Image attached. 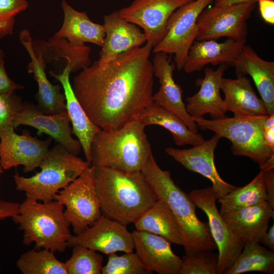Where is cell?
<instances>
[{
    "label": "cell",
    "instance_id": "18",
    "mask_svg": "<svg viewBox=\"0 0 274 274\" xmlns=\"http://www.w3.org/2000/svg\"><path fill=\"white\" fill-rule=\"evenodd\" d=\"M170 60L166 53H155L152 62L153 72L154 75L158 78L160 86L158 91L153 95V102L177 114L190 131L198 133L196 123L186 111L183 100V90L173 78L176 64L170 63Z\"/></svg>",
    "mask_w": 274,
    "mask_h": 274
},
{
    "label": "cell",
    "instance_id": "42",
    "mask_svg": "<svg viewBox=\"0 0 274 274\" xmlns=\"http://www.w3.org/2000/svg\"><path fill=\"white\" fill-rule=\"evenodd\" d=\"M264 143L274 151V114L268 116L264 126Z\"/></svg>",
    "mask_w": 274,
    "mask_h": 274
},
{
    "label": "cell",
    "instance_id": "5",
    "mask_svg": "<svg viewBox=\"0 0 274 274\" xmlns=\"http://www.w3.org/2000/svg\"><path fill=\"white\" fill-rule=\"evenodd\" d=\"M63 211L64 206L55 200L45 202L26 198L12 219L23 232L24 245L35 244L36 249L62 253L72 235Z\"/></svg>",
    "mask_w": 274,
    "mask_h": 274
},
{
    "label": "cell",
    "instance_id": "43",
    "mask_svg": "<svg viewBox=\"0 0 274 274\" xmlns=\"http://www.w3.org/2000/svg\"><path fill=\"white\" fill-rule=\"evenodd\" d=\"M20 203L0 199V220L12 217L18 213Z\"/></svg>",
    "mask_w": 274,
    "mask_h": 274
},
{
    "label": "cell",
    "instance_id": "34",
    "mask_svg": "<svg viewBox=\"0 0 274 274\" xmlns=\"http://www.w3.org/2000/svg\"><path fill=\"white\" fill-rule=\"evenodd\" d=\"M72 248V255L65 262L67 274H101V255L80 245Z\"/></svg>",
    "mask_w": 274,
    "mask_h": 274
},
{
    "label": "cell",
    "instance_id": "32",
    "mask_svg": "<svg viewBox=\"0 0 274 274\" xmlns=\"http://www.w3.org/2000/svg\"><path fill=\"white\" fill-rule=\"evenodd\" d=\"M266 201V192L262 172L249 184L237 187L218 199L221 204L220 214L235 211Z\"/></svg>",
    "mask_w": 274,
    "mask_h": 274
},
{
    "label": "cell",
    "instance_id": "12",
    "mask_svg": "<svg viewBox=\"0 0 274 274\" xmlns=\"http://www.w3.org/2000/svg\"><path fill=\"white\" fill-rule=\"evenodd\" d=\"M187 3L183 0H134L118 11L127 21L143 28L147 42L154 48L165 36L172 14Z\"/></svg>",
    "mask_w": 274,
    "mask_h": 274
},
{
    "label": "cell",
    "instance_id": "46",
    "mask_svg": "<svg viewBox=\"0 0 274 274\" xmlns=\"http://www.w3.org/2000/svg\"><path fill=\"white\" fill-rule=\"evenodd\" d=\"M4 169L3 168H2V167L0 165V178L1 177V175H2V174L4 173Z\"/></svg>",
    "mask_w": 274,
    "mask_h": 274
},
{
    "label": "cell",
    "instance_id": "36",
    "mask_svg": "<svg viewBox=\"0 0 274 274\" xmlns=\"http://www.w3.org/2000/svg\"><path fill=\"white\" fill-rule=\"evenodd\" d=\"M135 253H125L119 256L116 253L108 255L107 264L101 274H149Z\"/></svg>",
    "mask_w": 274,
    "mask_h": 274
},
{
    "label": "cell",
    "instance_id": "7",
    "mask_svg": "<svg viewBox=\"0 0 274 274\" xmlns=\"http://www.w3.org/2000/svg\"><path fill=\"white\" fill-rule=\"evenodd\" d=\"M269 115L229 117L206 119L193 117L198 128L209 130L224 138L232 144L235 156H245L259 164L260 167L274 157V151L264 143V126Z\"/></svg>",
    "mask_w": 274,
    "mask_h": 274
},
{
    "label": "cell",
    "instance_id": "29",
    "mask_svg": "<svg viewBox=\"0 0 274 274\" xmlns=\"http://www.w3.org/2000/svg\"><path fill=\"white\" fill-rule=\"evenodd\" d=\"M135 230L159 235L171 243L185 246V239L176 216L163 201H156L134 223Z\"/></svg>",
    "mask_w": 274,
    "mask_h": 274
},
{
    "label": "cell",
    "instance_id": "40",
    "mask_svg": "<svg viewBox=\"0 0 274 274\" xmlns=\"http://www.w3.org/2000/svg\"><path fill=\"white\" fill-rule=\"evenodd\" d=\"M263 174L266 192V201L274 209V170L270 169L261 170Z\"/></svg>",
    "mask_w": 274,
    "mask_h": 274
},
{
    "label": "cell",
    "instance_id": "11",
    "mask_svg": "<svg viewBox=\"0 0 274 274\" xmlns=\"http://www.w3.org/2000/svg\"><path fill=\"white\" fill-rule=\"evenodd\" d=\"M255 7L254 4H240L227 6L214 5L205 8L197 20L198 33L196 40H215L226 37L246 42L247 21Z\"/></svg>",
    "mask_w": 274,
    "mask_h": 274
},
{
    "label": "cell",
    "instance_id": "15",
    "mask_svg": "<svg viewBox=\"0 0 274 274\" xmlns=\"http://www.w3.org/2000/svg\"><path fill=\"white\" fill-rule=\"evenodd\" d=\"M80 245L107 255L134 250L132 232L126 225L104 215L91 226L78 235H72L67 247Z\"/></svg>",
    "mask_w": 274,
    "mask_h": 274
},
{
    "label": "cell",
    "instance_id": "1",
    "mask_svg": "<svg viewBox=\"0 0 274 274\" xmlns=\"http://www.w3.org/2000/svg\"><path fill=\"white\" fill-rule=\"evenodd\" d=\"M153 46L128 50L108 63L98 60L75 76L72 88L92 122L101 129L119 128L139 119L153 102Z\"/></svg>",
    "mask_w": 274,
    "mask_h": 274
},
{
    "label": "cell",
    "instance_id": "3",
    "mask_svg": "<svg viewBox=\"0 0 274 274\" xmlns=\"http://www.w3.org/2000/svg\"><path fill=\"white\" fill-rule=\"evenodd\" d=\"M141 172L156 199L164 202L178 220L185 239V255L217 249L208 223L197 217V206L191 197L175 183L170 171L158 166L152 154Z\"/></svg>",
    "mask_w": 274,
    "mask_h": 274
},
{
    "label": "cell",
    "instance_id": "33",
    "mask_svg": "<svg viewBox=\"0 0 274 274\" xmlns=\"http://www.w3.org/2000/svg\"><path fill=\"white\" fill-rule=\"evenodd\" d=\"M16 264L23 274H67L65 262L59 261L54 252L46 249L34 248L25 252Z\"/></svg>",
    "mask_w": 274,
    "mask_h": 274
},
{
    "label": "cell",
    "instance_id": "17",
    "mask_svg": "<svg viewBox=\"0 0 274 274\" xmlns=\"http://www.w3.org/2000/svg\"><path fill=\"white\" fill-rule=\"evenodd\" d=\"M132 234L135 253L150 273L179 274L181 258L172 251L171 243L146 231L134 230Z\"/></svg>",
    "mask_w": 274,
    "mask_h": 274
},
{
    "label": "cell",
    "instance_id": "30",
    "mask_svg": "<svg viewBox=\"0 0 274 274\" xmlns=\"http://www.w3.org/2000/svg\"><path fill=\"white\" fill-rule=\"evenodd\" d=\"M139 121L144 125H158L171 133L177 146H194L204 141L203 136L194 133L188 128L184 120L174 112L153 102L141 113Z\"/></svg>",
    "mask_w": 274,
    "mask_h": 274
},
{
    "label": "cell",
    "instance_id": "14",
    "mask_svg": "<svg viewBox=\"0 0 274 274\" xmlns=\"http://www.w3.org/2000/svg\"><path fill=\"white\" fill-rule=\"evenodd\" d=\"M67 112L48 115L43 113L37 105L29 101L22 102L14 120V128L27 125L37 129V134L45 133L62 145L70 153L78 156L82 149L78 140L72 136Z\"/></svg>",
    "mask_w": 274,
    "mask_h": 274
},
{
    "label": "cell",
    "instance_id": "23",
    "mask_svg": "<svg viewBox=\"0 0 274 274\" xmlns=\"http://www.w3.org/2000/svg\"><path fill=\"white\" fill-rule=\"evenodd\" d=\"M228 228L246 244L260 242L274 210L267 201L220 214Z\"/></svg>",
    "mask_w": 274,
    "mask_h": 274
},
{
    "label": "cell",
    "instance_id": "41",
    "mask_svg": "<svg viewBox=\"0 0 274 274\" xmlns=\"http://www.w3.org/2000/svg\"><path fill=\"white\" fill-rule=\"evenodd\" d=\"M259 11L262 19L266 23L274 24V1L258 0Z\"/></svg>",
    "mask_w": 274,
    "mask_h": 274
},
{
    "label": "cell",
    "instance_id": "21",
    "mask_svg": "<svg viewBox=\"0 0 274 274\" xmlns=\"http://www.w3.org/2000/svg\"><path fill=\"white\" fill-rule=\"evenodd\" d=\"M231 66L237 77L250 76L264 102L268 115L274 114V62L261 57L244 45Z\"/></svg>",
    "mask_w": 274,
    "mask_h": 274
},
{
    "label": "cell",
    "instance_id": "8",
    "mask_svg": "<svg viewBox=\"0 0 274 274\" xmlns=\"http://www.w3.org/2000/svg\"><path fill=\"white\" fill-rule=\"evenodd\" d=\"M94 171V166H89L54 198L65 207L64 218L75 235L82 233L102 215L95 190Z\"/></svg>",
    "mask_w": 274,
    "mask_h": 274
},
{
    "label": "cell",
    "instance_id": "48",
    "mask_svg": "<svg viewBox=\"0 0 274 274\" xmlns=\"http://www.w3.org/2000/svg\"><path fill=\"white\" fill-rule=\"evenodd\" d=\"M1 267H0V272H1Z\"/></svg>",
    "mask_w": 274,
    "mask_h": 274
},
{
    "label": "cell",
    "instance_id": "9",
    "mask_svg": "<svg viewBox=\"0 0 274 274\" xmlns=\"http://www.w3.org/2000/svg\"><path fill=\"white\" fill-rule=\"evenodd\" d=\"M214 0H195L176 9L169 17L164 38L155 46L154 53L174 54L177 69L183 68L189 49L198 33V16Z\"/></svg>",
    "mask_w": 274,
    "mask_h": 274
},
{
    "label": "cell",
    "instance_id": "26",
    "mask_svg": "<svg viewBox=\"0 0 274 274\" xmlns=\"http://www.w3.org/2000/svg\"><path fill=\"white\" fill-rule=\"evenodd\" d=\"M225 98V110L230 111L234 117H242L268 115L265 104L256 93L251 81L245 77L236 79L222 78L220 84Z\"/></svg>",
    "mask_w": 274,
    "mask_h": 274
},
{
    "label": "cell",
    "instance_id": "47",
    "mask_svg": "<svg viewBox=\"0 0 274 274\" xmlns=\"http://www.w3.org/2000/svg\"><path fill=\"white\" fill-rule=\"evenodd\" d=\"M183 1H185L187 2H191V1H195V0H183Z\"/></svg>",
    "mask_w": 274,
    "mask_h": 274
},
{
    "label": "cell",
    "instance_id": "22",
    "mask_svg": "<svg viewBox=\"0 0 274 274\" xmlns=\"http://www.w3.org/2000/svg\"><path fill=\"white\" fill-rule=\"evenodd\" d=\"M21 44L27 50L31 61L27 65V71L32 74L38 86L35 95L37 107L43 113L54 115L66 111L65 97L61 92L62 86L52 84L47 79L46 65L41 62L33 52L32 39L27 29H22L19 35Z\"/></svg>",
    "mask_w": 274,
    "mask_h": 274
},
{
    "label": "cell",
    "instance_id": "44",
    "mask_svg": "<svg viewBox=\"0 0 274 274\" xmlns=\"http://www.w3.org/2000/svg\"><path fill=\"white\" fill-rule=\"evenodd\" d=\"M260 243L264 245L270 250L274 251V225L268 228Z\"/></svg>",
    "mask_w": 274,
    "mask_h": 274
},
{
    "label": "cell",
    "instance_id": "38",
    "mask_svg": "<svg viewBox=\"0 0 274 274\" xmlns=\"http://www.w3.org/2000/svg\"><path fill=\"white\" fill-rule=\"evenodd\" d=\"M28 6L26 0H0V39L12 35L15 16Z\"/></svg>",
    "mask_w": 274,
    "mask_h": 274
},
{
    "label": "cell",
    "instance_id": "19",
    "mask_svg": "<svg viewBox=\"0 0 274 274\" xmlns=\"http://www.w3.org/2000/svg\"><path fill=\"white\" fill-rule=\"evenodd\" d=\"M103 26L105 37L98 60L101 63H108L147 42L144 33L139 27L121 17L118 11L105 15Z\"/></svg>",
    "mask_w": 274,
    "mask_h": 274
},
{
    "label": "cell",
    "instance_id": "4",
    "mask_svg": "<svg viewBox=\"0 0 274 274\" xmlns=\"http://www.w3.org/2000/svg\"><path fill=\"white\" fill-rule=\"evenodd\" d=\"M145 127L136 119L118 129H101L91 144V166L141 171L152 154Z\"/></svg>",
    "mask_w": 274,
    "mask_h": 274
},
{
    "label": "cell",
    "instance_id": "35",
    "mask_svg": "<svg viewBox=\"0 0 274 274\" xmlns=\"http://www.w3.org/2000/svg\"><path fill=\"white\" fill-rule=\"evenodd\" d=\"M218 254L202 251L181 258L179 274H217Z\"/></svg>",
    "mask_w": 274,
    "mask_h": 274
},
{
    "label": "cell",
    "instance_id": "31",
    "mask_svg": "<svg viewBox=\"0 0 274 274\" xmlns=\"http://www.w3.org/2000/svg\"><path fill=\"white\" fill-rule=\"evenodd\" d=\"M250 271L273 274V251L262 246L259 243H247L225 274H241Z\"/></svg>",
    "mask_w": 274,
    "mask_h": 274
},
{
    "label": "cell",
    "instance_id": "25",
    "mask_svg": "<svg viewBox=\"0 0 274 274\" xmlns=\"http://www.w3.org/2000/svg\"><path fill=\"white\" fill-rule=\"evenodd\" d=\"M245 43L230 39L221 43L215 40H195L189 49L183 69L187 73H192L209 64L231 65Z\"/></svg>",
    "mask_w": 274,
    "mask_h": 274
},
{
    "label": "cell",
    "instance_id": "37",
    "mask_svg": "<svg viewBox=\"0 0 274 274\" xmlns=\"http://www.w3.org/2000/svg\"><path fill=\"white\" fill-rule=\"evenodd\" d=\"M22 100L15 91L0 93V135L14 128V120L19 111Z\"/></svg>",
    "mask_w": 274,
    "mask_h": 274
},
{
    "label": "cell",
    "instance_id": "6",
    "mask_svg": "<svg viewBox=\"0 0 274 274\" xmlns=\"http://www.w3.org/2000/svg\"><path fill=\"white\" fill-rule=\"evenodd\" d=\"M90 165L87 161L70 153L61 144L49 149L41 162L40 172L25 177L16 173V189L25 193L26 198L42 202L54 200L56 194L80 176Z\"/></svg>",
    "mask_w": 274,
    "mask_h": 274
},
{
    "label": "cell",
    "instance_id": "16",
    "mask_svg": "<svg viewBox=\"0 0 274 274\" xmlns=\"http://www.w3.org/2000/svg\"><path fill=\"white\" fill-rule=\"evenodd\" d=\"M220 139L215 133L209 140H204L189 149H178L172 147L165 149L166 153L185 168L208 179L212 183V187L217 199L236 188L222 179L215 164V150Z\"/></svg>",
    "mask_w": 274,
    "mask_h": 274
},
{
    "label": "cell",
    "instance_id": "27",
    "mask_svg": "<svg viewBox=\"0 0 274 274\" xmlns=\"http://www.w3.org/2000/svg\"><path fill=\"white\" fill-rule=\"evenodd\" d=\"M61 6L63 22L53 37L66 39L77 46H84L85 43H90L101 47L105 37L103 24L92 22L86 12L75 10L65 0H62Z\"/></svg>",
    "mask_w": 274,
    "mask_h": 274
},
{
    "label": "cell",
    "instance_id": "13",
    "mask_svg": "<svg viewBox=\"0 0 274 274\" xmlns=\"http://www.w3.org/2000/svg\"><path fill=\"white\" fill-rule=\"evenodd\" d=\"M53 140L51 137L40 140L27 129L20 134L15 130L5 131L0 135V165L4 170L22 165L24 173L33 172L39 166Z\"/></svg>",
    "mask_w": 274,
    "mask_h": 274
},
{
    "label": "cell",
    "instance_id": "10",
    "mask_svg": "<svg viewBox=\"0 0 274 274\" xmlns=\"http://www.w3.org/2000/svg\"><path fill=\"white\" fill-rule=\"evenodd\" d=\"M189 195L208 218L210 233L219 251L217 274H225L246 244L223 219L216 206L217 198L212 187L193 190Z\"/></svg>",
    "mask_w": 274,
    "mask_h": 274
},
{
    "label": "cell",
    "instance_id": "24",
    "mask_svg": "<svg viewBox=\"0 0 274 274\" xmlns=\"http://www.w3.org/2000/svg\"><path fill=\"white\" fill-rule=\"evenodd\" d=\"M71 68L66 64L61 74L50 71L49 74L61 84L65 97L66 111L72 125V133L79 141L86 160L90 164V147L92 140L101 128L94 124L87 116L76 97L70 81Z\"/></svg>",
    "mask_w": 274,
    "mask_h": 274
},
{
    "label": "cell",
    "instance_id": "28",
    "mask_svg": "<svg viewBox=\"0 0 274 274\" xmlns=\"http://www.w3.org/2000/svg\"><path fill=\"white\" fill-rule=\"evenodd\" d=\"M33 52L38 59L47 65L60 58L67 61L72 72H76L88 66L91 63L89 46H77L64 39L52 37L47 41L35 39L32 42Z\"/></svg>",
    "mask_w": 274,
    "mask_h": 274
},
{
    "label": "cell",
    "instance_id": "20",
    "mask_svg": "<svg viewBox=\"0 0 274 274\" xmlns=\"http://www.w3.org/2000/svg\"><path fill=\"white\" fill-rule=\"evenodd\" d=\"M228 65L220 64L216 70L206 67L204 77L196 80V85L200 88L198 91L186 98V111L191 117H201L209 114L212 119H218L225 116L227 112L220 94V84Z\"/></svg>",
    "mask_w": 274,
    "mask_h": 274
},
{
    "label": "cell",
    "instance_id": "45",
    "mask_svg": "<svg viewBox=\"0 0 274 274\" xmlns=\"http://www.w3.org/2000/svg\"><path fill=\"white\" fill-rule=\"evenodd\" d=\"M258 0H215L214 6H227L240 4H256Z\"/></svg>",
    "mask_w": 274,
    "mask_h": 274
},
{
    "label": "cell",
    "instance_id": "39",
    "mask_svg": "<svg viewBox=\"0 0 274 274\" xmlns=\"http://www.w3.org/2000/svg\"><path fill=\"white\" fill-rule=\"evenodd\" d=\"M5 53L0 49V93L14 92L24 87L12 80L8 76L5 68Z\"/></svg>",
    "mask_w": 274,
    "mask_h": 274
},
{
    "label": "cell",
    "instance_id": "2",
    "mask_svg": "<svg viewBox=\"0 0 274 274\" xmlns=\"http://www.w3.org/2000/svg\"><path fill=\"white\" fill-rule=\"evenodd\" d=\"M95 190L102 215L127 225L157 200L141 171L95 167Z\"/></svg>",
    "mask_w": 274,
    "mask_h": 274
}]
</instances>
